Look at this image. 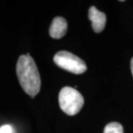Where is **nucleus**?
Segmentation results:
<instances>
[{
    "label": "nucleus",
    "instance_id": "nucleus-1",
    "mask_svg": "<svg viewBox=\"0 0 133 133\" xmlns=\"http://www.w3.org/2000/svg\"><path fill=\"white\" fill-rule=\"evenodd\" d=\"M16 75L23 90L34 98L40 91L41 78L36 63L28 53L19 58L16 64Z\"/></svg>",
    "mask_w": 133,
    "mask_h": 133
},
{
    "label": "nucleus",
    "instance_id": "nucleus-2",
    "mask_svg": "<svg viewBox=\"0 0 133 133\" xmlns=\"http://www.w3.org/2000/svg\"><path fill=\"white\" fill-rule=\"evenodd\" d=\"M58 102L62 110L68 115L78 114L84 104L81 93L70 87H63L59 92Z\"/></svg>",
    "mask_w": 133,
    "mask_h": 133
},
{
    "label": "nucleus",
    "instance_id": "nucleus-3",
    "mask_svg": "<svg viewBox=\"0 0 133 133\" xmlns=\"http://www.w3.org/2000/svg\"><path fill=\"white\" fill-rule=\"evenodd\" d=\"M53 61L60 68L74 74H82L87 69L82 59L67 51L58 52L54 56Z\"/></svg>",
    "mask_w": 133,
    "mask_h": 133
},
{
    "label": "nucleus",
    "instance_id": "nucleus-4",
    "mask_svg": "<svg viewBox=\"0 0 133 133\" xmlns=\"http://www.w3.org/2000/svg\"><path fill=\"white\" fill-rule=\"evenodd\" d=\"M88 18L92 22V27L95 33H101L105 28L107 22V16L104 13L101 12L94 6L89 9Z\"/></svg>",
    "mask_w": 133,
    "mask_h": 133
},
{
    "label": "nucleus",
    "instance_id": "nucleus-5",
    "mask_svg": "<svg viewBox=\"0 0 133 133\" xmlns=\"http://www.w3.org/2000/svg\"><path fill=\"white\" fill-rule=\"evenodd\" d=\"M67 30L66 21L61 16H57L52 19L49 29V34L53 38H61L65 36Z\"/></svg>",
    "mask_w": 133,
    "mask_h": 133
},
{
    "label": "nucleus",
    "instance_id": "nucleus-6",
    "mask_svg": "<svg viewBox=\"0 0 133 133\" xmlns=\"http://www.w3.org/2000/svg\"><path fill=\"white\" fill-rule=\"evenodd\" d=\"M104 133H124V129L118 122H111L105 127Z\"/></svg>",
    "mask_w": 133,
    "mask_h": 133
},
{
    "label": "nucleus",
    "instance_id": "nucleus-7",
    "mask_svg": "<svg viewBox=\"0 0 133 133\" xmlns=\"http://www.w3.org/2000/svg\"><path fill=\"white\" fill-rule=\"evenodd\" d=\"M0 133H13V129L10 125H4L0 128Z\"/></svg>",
    "mask_w": 133,
    "mask_h": 133
},
{
    "label": "nucleus",
    "instance_id": "nucleus-8",
    "mask_svg": "<svg viewBox=\"0 0 133 133\" xmlns=\"http://www.w3.org/2000/svg\"><path fill=\"white\" fill-rule=\"evenodd\" d=\"M131 71H132V76H133V58L131 59Z\"/></svg>",
    "mask_w": 133,
    "mask_h": 133
}]
</instances>
